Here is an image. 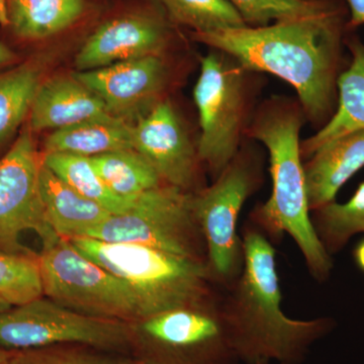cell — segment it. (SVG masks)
Instances as JSON below:
<instances>
[{
  "mask_svg": "<svg viewBox=\"0 0 364 364\" xmlns=\"http://www.w3.org/2000/svg\"><path fill=\"white\" fill-rule=\"evenodd\" d=\"M305 121L299 100L284 97H270L253 114L245 136L267 148L272 188L267 202L253 208L249 221L272 244L284 234L291 237L313 279L325 282L334 265L311 218L299 140Z\"/></svg>",
  "mask_w": 364,
  "mask_h": 364,
  "instance_id": "cell-3",
  "label": "cell"
},
{
  "mask_svg": "<svg viewBox=\"0 0 364 364\" xmlns=\"http://www.w3.org/2000/svg\"><path fill=\"white\" fill-rule=\"evenodd\" d=\"M42 161L72 188L112 214L126 212L133 207L138 198H124L112 193L93 166L90 158L65 153H43Z\"/></svg>",
  "mask_w": 364,
  "mask_h": 364,
  "instance_id": "cell-22",
  "label": "cell"
},
{
  "mask_svg": "<svg viewBox=\"0 0 364 364\" xmlns=\"http://www.w3.org/2000/svg\"><path fill=\"white\" fill-rule=\"evenodd\" d=\"M248 26H268L275 21L321 13L335 0H228Z\"/></svg>",
  "mask_w": 364,
  "mask_h": 364,
  "instance_id": "cell-28",
  "label": "cell"
},
{
  "mask_svg": "<svg viewBox=\"0 0 364 364\" xmlns=\"http://www.w3.org/2000/svg\"><path fill=\"white\" fill-rule=\"evenodd\" d=\"M348 11L335 0L321 13L191 38L233 57L249 72L272 74L293 86L306 121L322 128L337 107Z\"/></svg>",
  "mask_w": 364,
  "mask_h": 364,
  "instance_id": "cell-1",
  "label": "cell"
},
{
  "mask_svg": "<svg viewBox=\"0 0 364 364\" xmlns=\"http://www.w3.org/2000/svg\"><path fill=\"white\" fill-rule=\"evenodd\" d=\"M90 160L105 184L122 198H135L163 183L154 166L135 149L112 151Z\"/></svg>",
  "mask_w": 364,
  "mask_h": 364,
  "instance_id": "cell-23",
  "label": "cell"
},
{
  "mask_svg": "<svg viewBox=\"0 0 364 364\" xmlns=\"http://www.w3.org/2000/svg\"><path fill=\"white\" fill-rule=\"evenodd\" d=\"M40 189L48 224L61 238H85L112 215L59 178L42 161Z\"/></svg>",
  "mask_w": 364,
  "mask_h": 364,
  "instance_id": "cell-18",
  "label": "cell"
},
{
  "mask_svg": "<svg viewBox=\"0 0 364 364\" xmlns=\"http://www.w3.org/2000/svg\"><path fill=\"white\" fill-rule=\"evenodd\" d=\"M133 126L112 114L88 119L53 131L46 139L44 153L91 158L112 151L134 149Z\"/></svg>",
  "mask_w": 364,
  "mask_h": 364,
  "instance_id": "cell-19",
  "label": "cell"
},
{
  "mask_svg": "<svg viewBox=\"0 0 364 364\" xmlns=\"http://www.w3.org/2000/svg\"><path fill=\"white\" fill-rule=\"evenodd\" d=\"M136 364H145V363H139V361H138V363H136Z\"/></svg>",
  "mask_w": 364,
  "mask_h": 364,
  "instance_id": "cell-36",
  "label": "cell"
},
{
  "mask_svg": "<svg viewBox=\"0 0 364 364\" xmlns=\"http://www.w3.org/2000/svg\"><path fill=\"white\" fill-rule=\"evenodd\" d=\"M241 238L243 268L221 299L223 320L235 353L246 364L301 363L336 323L329 317H289L282 308L274 245L252 225L246 226Z\"/></svg>",
  "mask_w": 364,
  "mask_h": 364,
  "instance_id": "cell-2",
  "label": "cell"
},
{
  "mask_svg": "<svg viewBox=\"0 0 364 364\" xmlns=\"http://www.w3.org/2000/svg\"><path fill=\"white\" fill-rule=\"evenodd\" d=\"M14 350H9V349L2 348L0 347V364H4L6 363L7 359L13 355Z\"/></svg>",
  "mask_w": 364,
  "mask_h": 364,
  "instance_id": "cell-33",
  "label": "cell"
},
{
  "mask_svg": "<svg viewBox=\"0 0 364 364\" xmlns=\"http://www.w3.org/2000/svg\"><path fill=\"white\" fill-rule=\"evenodd\" d=\"M18 60L16 53L7 47L4 43L0 42V69L11 65Z\"/></svg>",
  "mask_w": 364,
  "mask_h": 364,
  "instance_id": "cell-30",
  "label": "cell"
},
{
  "mask_svg": "<svg viewBox=\"0 0 364 364\" xmlns=\"http://www.w3.org/2000/svg\"><path fill=\"white\" fill-rule=\"evenodd\" d=\"M171 21L164 9L141 7L114 14L88 36L75 57L77 71L130 60L160 56L171 42Z\"/></svg>",
  "mask_w": 364,
  "mask_h": 364,
  "instance_id": "cell-12",
  "label": "cell"
},
{
  "mask_svg": "<svg viewBox=\"0 0 364 364\" xmlns=\"http://www.w3.org/2000/svg\"><path fill=\"white\" fill-rule=\"evenodd\" d=\"M230 55L213 49L200 59L193 100L200 117L198 140L200 161L214 179L236 156L249 123V74Z\"/></svg>",
  "mask_w": 364,
  "mask_h": 364,
  "instance_id": "cell-5",
  "label": "cell"
},
{
  "mask_svg": "<svg viewBox=\"0 0 364 364\" xmlns=\"http://www.w3.org/2000/svg\"><path fill=\"white\" fill-rule=\"evenodd\" d=\"M11 32L28 42L50 39L75 26L87 11L86 0H6Z\"/></svg>",
  "mask_w": 364,
  "mask_h": 364,
  "instance_id": "cell-20",
  "label": "cell"
},
{
  "mask_svg": "<svg viewBox=\"0 0 364 364\" xmlns=\"http://www.w3.org/2000/svg\"><path fill=\"white\" fill-rule=\"evenodd\" d=\"M262 170L257 152L242 145L214 183L193 193V210L205 237L208 267L224 289L238 279L243 268L239 217L248 198L260 188Z\"/></svg>",
  "mask_w": 364,
  "mask_h": 364,
  "instance_id": "cell-6",
  "label": "cell"
},
{
  "mask_svg": "<svg viewBox=\"0 0 364 364\" xmlns=\"http://www.w3.org/2000/svg\"><path fill=\"white\" fill-rule=\"evenodd\" d=\"M353 258L359 269L364 273V238L358 242L353 250Z\"/></svg>",
  "mask_w": 364,
  "mask_h": 364,
  "instance_id": "cell-31",
  "label": "cell"
},
{
  "mask_svg": "<svg viewBox=\"0 0 364 364\" xmlns=\"http://www.w3.org/2000/svg\"><path fill=\"white\" fill-rule=\"evenodd\" d=\"M38 260L47 298L93 317L133 324L145 318L130 287L79 252L67 239L58 237L43 245Z\"/></svg>",
  "mask_w": 364,
  "mask_h": 364,
  "instance_id": "cell-7",
  "label": "cell"
},
{
  "mask_svg": "<svg viewBox=\"0 0 364 364\" xmlns=\"http://www.w3.org/2000/svg\"><path fill=\"white\" fill-rule=\"evenodd\" d=\"M129 354L65 344L14 351L4 364H136Z\"/></svg>",
  "mask_w": 364,
  "mask_h": 364,
  "instance_id": "cell-27",
  "label": "cell"
},
{
  "mask_svg": "<svg viewBox=\"0 0 364 364\" xmlns=\"http://www.w3.org/2000/svg\"><path fill=\"white\" fill-rule=\"evenodd\" d=\"M11 308V306H9V304L6 303V301H1V299H0V313L6 312V311Z\"/></svg>",
  "mask_w": 364,
  "mask_h": 364,
  "instance_id": "cell-34",
  "label": "cell"
},
{
  "mask_svg": "<svg viewBox=\"0 0 364 364\" xmlns=\"http://www.w3.org/2000/svg\"><path fill=\"white\" fill-rule=\"evenodd\" d=\"M85 238L141 244L208 263L205 237L193 210V193L169 184L139 196L133 207L112 214Z\"/></svg>",
  "mask_w": 364,
  "mask_h": 364,
  "instance_id": "cell-8",
  "label": "cell"
},
{
  "mask_svg": "<svg viewBox=\"0 0 364 364\" xmlns=\"http://www.w3.org/2000/svg\"><path fill=\"white\" fill-rule=\"evenodd\" d=\"M79 252L116 275L136 294L145 318L165 311L193 308L222 299L208 263L134 243L92 238L69 240ZM223 289V287H222Z\"/></svg>",
  "mask_w": 364,
  "mask_h": 364,
  "instance_id": "cell-4",
  "label": "cell"
},
{
  "mask_svg": "<svg viewBox=\"0 0 364 364\" xmlns=\"http://www.w3.org/2000/svg\"><path fill=\"white\" fill-rule=\"evenodd\" d=\"M221 299L136 323L132 356L145 364H239L223 320Z\"/></svg>",
  "mask_w": 364,
  "mask_h": 364,
  "instance_id": "cell-10",
  "label": "cell"
},
{
  "mask_svg": "<svg viewBox=\"0 0 364 364\" xmlns=\"http://www.w3.org/2000/svg\"><path fill=\"white\" fill-rule=\"evenodd\" d=\"M32 133L26 127L0 159V253H35L21 243L26 231L37 233L42 245L59 237L46 220L40 189L42 154Z\"/></svg>",
  "mask_w": 364,
  "mask_h": 364,
  "instance_id": "cell-11",
  "label": "cell"
},
{
  "mask_svg": "<svg viewBox=\"0 0 364 364\" xmlns=\"http://www.w3.org/2000/svg\"><path fill=\"white\" fill-rule=\"evenodd\" d=\"M109 114L100 97L75 74L44 79L36 93L28 128L32 132L59 130Z\"/></svg>",
  "mask_w": 364,
  "mask_h": 364,
  "instance_id": "cell-15",
  "label": "cell"
},
{
  "mask_svg": "<svg viewBox=\"0 0 364 364\" xmlns=\"http://www.w3.org/2000/svg\"><path fill=\"white\" fill-rule=\"evenodd\" d=\"M134 149L156 169L163 183L196 193L200 191V161L181 114L163 98L133 126Z\"/></svg>",
  "mask_w": 364,
  "mask_h": 364,
  "instance_id": "cell-13",
  "label": "cell"
},
{
  "mask_svg": "<svg viewBox=\"0 0 364 364\" xmlns=\"http://www.w3.org/2000/svg\"><path fill=\"white\" fill-rule=\"evenodd\" d=\"M44 296L37 253H0V299L20 306Z\"/></svg>",
  "mask_w": 364,
  "mask_h": 364,
  "instance_id": "cell-26",
  "label": "cell"
},
{
  "mask_svg": "<svg viewBox=\"0 0 364 364\" xmlns=\"http://www.w3.org/2000/svg\"><path fill=\"white\" fill-rule=\"evenodd\" d=\"M345 45L351 54L349 66L337 82L338 100L331 119L317 133L301 142L304 161L326 144L364 129V44L358 36L347 33Z\"/></svg>",
  "mask_w": 364,
  "mask_h": 364,
  "instance_id": "cell-17",
  "label": "cell"
},
{
  "mask_svg": "<svg viewBox=\"0 0 364 364\" xmlns=\"http://www.w3.org/2000/svg\"><path fill=\"white\" fill-rule=\"evenodd\" d=\"M364 167V129L326 144L304 162L311 212L332 202Z\"/></svg>",
  "mask_w": 364,
  "mask_h": 364,
  "instance_id": "cell-16",
  "label": "cell"
},
{
  "mask_svg": "<svg viewBox=\"0 0 364 364\" xmlns=\"http://www.w3.org/2000/svg\"><path fill=\"white\" fill-rule=\"evenodd\" d=\"M47 61L31 58L0 73V147L9 142L30 114L44 80Z\"/></svg>",
  "mask_w": 364,
  "mask_h": 364,
  "instance_id": "cell-21",
  "label": "cell"
},
{
  "mask_svg": "<svg viewBox=\"0 0 364 364\" xmlns=\"http://www.w3.org/2000/svg\"><path fill=\"white\" fill-rule=\"evenodd\" d=\"M74 74L102 100L109 114L132 124L163 100L170 79L163 55Z\"/></svg>",
  "mask_w": 364,
  "mask_h": 364,
  "instance_id": "cell-14",
  "label": "cell"
},
{
  "mask_svg": "<svg viewBox=\"0 0 364 364\" xmlns=\"http://www.w3.org/2000/svg\"><path fill=\"white\" fill-rule=\"evenodd\" d=\"M171 23L191 33H214L248 26L228 0H157Z\"/></svg>",
  "mask_w": 364,
  "mask_h": 364,
  "instance_id": "cell-25",
  "label": "cell"
},
{
  "mask_svg": "<svg viewBox=\"0 0 364 364\" xmlns=\"http://www.w3.org/2000/svg\"><path fill=\"white\" fill-rule=\"evenodd\" d=\"M316 233L330 255L340 252L354 235L364 233V181L346 203L332 202L311 212Z\"/></svg>",
  "mask_w": 364,
  "mask_h": 364,
  "instance_id": "cell-24",
  "label": "cell"
},
{
  "mask_svg": "<svg viewBox=\"0 0 364 364\" xmlns=\"http://www.w3.org/2000/svg\"><path fill=\"white\" fill-rule=\"evenodd\" d=\"M348 11L346 30L353 33L364 25V0H343Z\"/></svg>",
  "mask_w": 364,
  "mask_h": 364,
  "instance_id": "cell-29",
  "label": "cell"
},
{
  "mask_svg": "<svg viewBox=\"0 0 364 364\" xmlns=\"http://www.w3.org/2000/svg\"><path fill=\"white\" fill-rule=\"evenodd\" d=\"M272 363H268V361H261V363H258L256 364H272ZM277 364H287V363H277Z\"/></svg>",
  "mask_w": 364,
  "mask_h": 364,
  "instance_id": "cell-35",
  "label": "cell"
},
{
  "mask_svg": "<svg viewBox=\"0 0 364 364\" xmlns=\"http://www.w3.org/2000/svg\"><path fill=\"white\" fill-rule=\"evenodd\" d=\"M136 324L93 317L43 296L0 313V347L25 350L76 344L132 355Z\"/></svg>",
  "mask_w": 364,
  "mask_h": 364,
  "instance_id": "cell-9",
  "label": "cell"
},
{
  "mask_svg": "<svg viewBox=\"0 0 364 364\" xmlns=\"http://www.w3.org/2000/svg\"><path fill=\"white\" fill-rule=\"evenodd\" d=\"M0 23L4 26H7L9 23L6 0H0Z\"/></svg>",
  "mask_w": 364,
  "mask_h": 364,
  "instance_id": "cell-32",
  "label": "cell"
}]
</instances>
